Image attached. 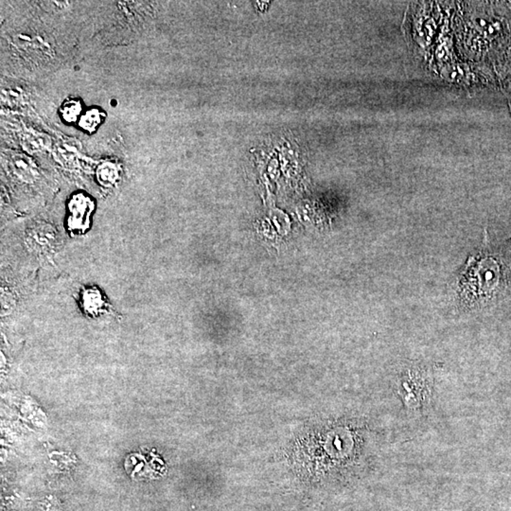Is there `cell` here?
Segmentation results:
<instances>
[{
	"mask_svg": "<svg viewBox=\"0 0 511 511\" xmlns=\"http://www.w3.org/2000/svg\"><path fill=\"white\" fill-rule=\"evenodd\" d=\"M391 388L406 416L421 419L431 411L434 404V371L424 363L404 364L392 375Z\"/></svg>",
	"mask_w": 511,
	"mask_h": 511,
	"instance_id": "1",
	"label": "cell"
},
{
	"mask_svg": "<svg viewBox=\"0 0 511 511\" xmlns=\"http://www.w3.org/2000/svg\"><path fill=\"white\" fill-rule=\"evenodd\" d=\"M459 511H478L475 510H459Z\"/></svg>",
	"mask_w": 511,
	"mask_h": 511,
	"instance_id": "2",
	"label": "cell"
}]
</instances>
